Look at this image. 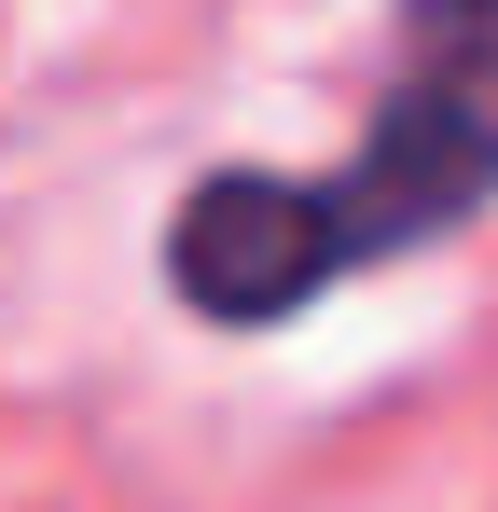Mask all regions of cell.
Segmentation results:
<instances>
[{"label": "cell", "mask_w": 498, "mask_h": 512, "mask_svg": "<svg viewBox=\"0 0 498 512\" xmlns=\"http://www.w3.org/2000/svg\"><path fill=\"white\" fill-rule=\"evenodd\" d=\"M498 194V0H402V84L360 125V153L319 180H291L305 263L360 277V263L443 250L471 208Z\"/></svg>", "instance_id": "6da1fadb"}]
</instances>
